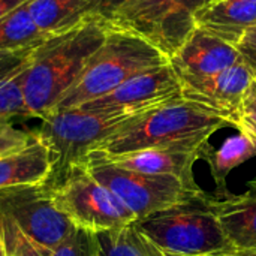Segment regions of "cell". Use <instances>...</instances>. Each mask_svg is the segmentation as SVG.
<instances>
[{"label":"cell","mask_w":256,"mask_h":256,"mask_svg":"<svg viewBox=\"0 0 256 256\" xmlns=\"http://www.w3.org/2000/svg\"><path fill=\"white\" fill-rule=\"evenodd\" d=\"M216 256H256V252H240V250H232L228 254H222V255Z\"/></svg>","instance_id":"cell-28"},{"label":"cell","mask_w":256,"mask_h":256,"mask_svg":"<svg viewBox=\"0 0 256 256\" xmlns=\"http://www.w3.org/2000/svg\"><path fill=\"white\" fill-rule=\"evenodd\" d=\"M0 256H8L6 249H4V243H3V237H2V230H0Z\"/></svg>","instance_id":"cell-29"},{"label":"cell","mask_w":256,"mask_h":256,"mask_svg":"<svg viewBox=\"0 0 256 256\" xmlns=\"http://www.w3.org/2000/svg\"><path fill=\"white\" fill-rule=\"evenodd\" d=\"M168 63V57L142 38L110 26L104 44L54 110L78 108L108 94L132 76Z\"/></svg>","instance_id":"cell-4"},{"label":"cell","mask_w":256,"mask_h":256,"mask_svg":"<svg viewBox=\"0 0 256 256\" xmlns=\"http://www.w3.org/2000/svg\"><path fill=\"white\" fill-rule=\"evenodd\" d=\"M243 62L236 46L195 28L182 48L170 58L178 78H204Z\"/></svg>","instance_id":"cell-12"},{"label":"cell","mask_w":256,"mask_h":256,"mask_svg":"<svg viewBox=\"0 0 256 256\" xmlns=\"http://www.w3.org/2000/svg\"><path fill=\"white\" fill-rule=\"evenodd\" d=\"M30 140L32 132L16 128L9 117H0V156L27 146Z\"/></svg>","instance_id":"cell-23"},{"label":"cell","mask_w":256,"mask_h":256,"mask_svg":"<svg viewBox=\"0 0 256 256\" xmlns=\"http://www.w3.org/2000/svg\"><path fill=\"white\" fill-rule=\"evenodd\" d=\"M108 30L106 21L87 15L42 39L22 82L24 117L40 118L57 106L104 44Z\"/></svg>","instance_id":"cell-1"},{"label":"cell","mask_w":256,"mask_h":256,"mask_svg":"<svg viewBox=\"0 0 256 256\" xmlns=\"http://www.w3.org/2000/svg\"><path fill=\"white\" fill-rule=\"evenodd\" d=\"M180 81L183 99L201 104L222 114L236 128L244 99L255 86L256 76L244 62H240L210 76L183 78Z\"/></svg>","instance_id":"cell-11"},{"label":"cell","mask_w":256,"mask_h":256,"mask_svg":"<svg viewBox=\"0 0 256 256\" xmlns=\"http://www.w3.org/2000/svg\"><path fill=\"white\" fill-rule=\"evenodd\" d=\"M164 256H172V255H165V254H164Z\"/></svg>","instance_id":"cell-31"},{"label":"cell","mask_w":256,"mask_h":256,"mask_svg":"<svg viewBox=\"0 0 256 256\" xmlns=\"http://www.w3.org/2000/svg\"><path fill=\"white\" fill-rule=\"evenodd\" d=\"M182 98V81L172 66L164 64L132 76L108 94L78 108L140 114Z\"/></svg>","instance_id":"cell-10"},{"label":"cell","mask_w":256,"mask_h":256,"mask_svg":"<svg viewBox=\"0 0 256 256\" xmlns=\"http://www.w3.org/2000/svg\"><path fill=\"white\" fill-rule=\"evenodd\" d=\"M246 2H254V3H256V0H246Z\"/></svg>","instance_id":"cell-30"},{"label":"cell","mask_w":256,"mask_h":256,"mask_svg":"<svg viewBox=\"0 0 256 256\" xmlns=\"http://www.w3.org/2000/svg\"><path fill=\"white\" fill-rule=\"evenodd\" d=\"M40 42L0 51V117H24L22 82Z\"/></svg>","instance_id":"cell-17"},{"label":"cell","mask_w":256,"mask_h":256,"mask_svg":"<svg viewBox=\"0 0 256 256\" xmlns=\"http://www.w3.org/2000/svg\"><path fill=\"white\" fill-rule=\"evenodd\" d=\"M210 0H126L110 26L130 32L168 60L196 28V12Z\"/></svg>","instance_id":"cell-8"},{"label":"cell","mask_w":256,"mask_h":256,"mask_svg":"<svg viewBox=\"0 0 256 256\" xmlns=\"http://www.w3.org/2000/svg\"><path fill=\"white\" fill-rule=\"evenodd\" d=\"M202 32L236 46L256 24V3L246 0H210L195 16Z\"/></svg>","instance_id":"cell-15"},{"label":"cell","mask_w":256,"mask_h":256,"mask_svg":"<svg viewBox=\"0 0 256 256\" xmlns=\"http://www.w3.org/2000/svg\"><path fill=\"white\" fill-rule=\"evenodd\" d=\"M48 256H99L96 234L76 228L63 243H60Z\"/></svg>","instance_id":"cell-22"},{"label":"cell","mask_w":256,"mask_h":256,"mask_svg":"<svg viewBox=\"0 0 256 256\" xmlns=\"http://www.w3.org/2000/svg\"><path fill=\"white\" fill-rule=\"evenodd\" d=\"M136 226L165 255L216 256L234 250L207 195L150 214Z\"/></svg>","instance_id":"cell-5"},{"label":"cell","mask_w":256,"mask_h":256,"mask_svg":"<svg viewBox=\"0 0 256 256\" xmlns=\"http://www.w3.org/2000/svg\"><path fill=\"white\" fill-rule=\"evenodd\" d=\"M30 0H0V20Z\"/></svg>","instance_id":"cell-26"},{"label":"cell","mask_w":256,"mask_h":256,"mask_svg":"<svg viewBox=\"0 0 256 256\" xmlns=\"http://www.w3.org/2000/svg\"><path fill=\"white\" fill-rule=\"evenodd\" d=\"M256 156V142L248 135L242 134L237 136L228 138L216 152H207L206 158L212 170V176L216 180L218 186L224 188L226 176L242 164Z\"/></svg>","instance_id":"cell-20"},{"label":"cell","mask_w":256,"mask_h":256,"mask_svg":"<svg viewBox=\"0 0 256 256\" xmlns=\"http://www.w3.org/2000/svg\"><path fill=\"white\" fill-rule=\"evenodd\" d=\"M27 3L0 20V51L22 48L46 36L40 33L33 18L30 16Z\"/></svg>","instance_id":"cell-21"},{"label":"cell","mask_w":256,"mask_h":256,"mask_svg":"<svg viewBox=\"0 0 256 256\" xmlns=\"http://www.w3.org/2000/svg\"><path fill=\"white\" fill-rule=\"evenodd\" d=\"M234 123L188 99H176L135 116L94 152L116 158L148 148L202 147L218 130Z\"/></svg>","instance_id":"cell-2"},{"label":"cell","mask_w":256,"mask_h":256,"mask_svg":"<svg viewBox=\"0 0 256 256\" xmlns=\"http://www.w3.org/2000/svg\"><path fill=\"white\" fill-rule=\"evenodd\" d=\"M240 195L210 198L224 234L234 250L256 252V180Z\"/></svg>","instance_id":"cell-13"},{"label":"cell","mask_w":256,"mask_h":256,"mask_svg":"<svg viewBox=\"0 0 256 256\" xmlns=\"http://www.w3.org/2000/svg\"><path fill=\"white\" fill-rule=\"evenodd\" d=\"M126 0H86L88 15H94L108 24L117 14V10L124 4Z\"/></svg>","instance_id":"cell-25"},{"label":"cell","mask_w":256,"mask_h":256,"mask_svg":"<svg viewBox=\"0 0 256 256\" xmlns=\"http://www.w3.org/2000/svg\"><path fill=\"white\" fill-rule=\"evenodd\" d=\"M236 129H238L242 134L248 135L254 142H256V124L248 122L246 118H242V117H240V118H238V123H237V126H236Z\"/></svg>","instance_id":"cell-27"},{"label":"cell","mask_w":256,"mask_h":256,"mask_svg":"<svg viewBox=\"0 0 256 256\" xmlns=\"http://www.w3.org/2000/svg\"><path fill=\"white\" fill-rule=\"evenodd\" d=\"M236 50L238 51L242 60L252 69L256 76V24L248 28V32L236 45Z\"/></svg>","instance_id":"cell-24"},{"label":"cell","mask_w":256,"mask_h":256,"mask_svg":"<svg viewBox=\"0 0 256 256\" xmlns=\"http://www.w3.org/2000/svg\"><path fill=\"white\" fill-rule=\"evenodd\" d=\"M51 168L50 150L32 132L27 146L0 156V190L46 183Z\"/></svg>","instance_id":"cell-16"},{"label":"cell","mask_w":256,"mask_h":256,"mask_svg":"<svg viewBox=\"0 0 256 256\" xmlns=\"http://www.w3.org/2000/svg\"><path fill=\"white\" fill-rule=\"evenodd\" d=\"M207 146L202 147H168L134 152L116 158H108L116 165L144 174L174 176L183 180L194 178V165L206 158Z\"/></svg>","instance_id":"cell-14"},{"label":"cell","mask_w":256,"mask_h":256,"mask_svg":"<svg viewBox=\"0 0 256 256\" xmlns=\"http://www.w3.org/2000/svg\"><path fill=\"white\" fill-rule=\"evenodd\" d=\"M135 116L138 114L82 108L54 110L42 116L33 135L50 150L52 168L46 184L52 189L60 186L74 168L84 165L100 144Z\"/></svg>","instance_id":"cell-3"},{"label":"cell","mask_w":256,"mask_h":256,"mask_svg":"<svg viewBox=\"0 0 256 256\" xmlns=\"http://www.w3.org/2000/svg\"><path fill=\"white\" fill-rule=\"evenodd\" d=\"M27 9L42 34L64 30L88 15L86 0H30Z\"/></svg>","instance_id":"cell-18"},{"label":"cell","mask_w":256,"mask_h":256,"mask_svg":"<svg viewBox=\"0 0 256 256\" xmlns=\"http://www.w3.org/2000/svg\"><path fill=\"white\" fill-rule=\"evenodd\" d=\"M84 165L100 184L110 189L136 216V222L206 195L195 180L130 171L116 165L99 152H93Z\"/></svg>","instance_id":"cell-6"},{"label":"cell","mask_w":256,"mask_h":256,"mask_svg":"<svg viewBox=\"0 0 256 256\" xmlns=\"http://www.w3.org/2000/svg\"><path fill=\"white\" fill-rule=\"evenodd\" d=\"M58 207L80 230L93 234L117 230L136 222V216L86 168L76 166L54 189Z\"/></svg>","instance_id":"cell-9"},{"label":"cell","mask_w":256,"mask_h":256,"mask_svg":"<svg viewBox=\"0 0 256 256\" xmlns=\"http://www.w3.org/2000/svg\"><path fill=\"white\" fill-rule=\"evenodd\" d=\"M0 224L14 228L40 256H48L76 230L46 183L0 190Z\"/></svg>","instance_id":"cell-7"},{"label":"cell","mask_w":256,"mask_h":256,"mask_svg":"<svg viewBox=\"0 0 256 256\" xmlns=\"http://www.w3.org/2000/svg\"><path fill=\"white\" fill-rule=\"evenodd\" d=\"M99 256H164L135 224L96 234Z\"/></svg>","instance_id":"cell-19"}]
</instances>
